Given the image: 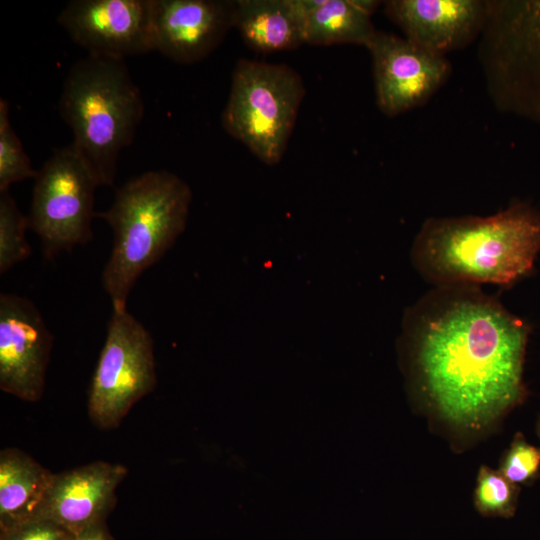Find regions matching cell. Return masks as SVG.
I'll return each instance as SVG.
<instances>
[{"label": "cell", "instance_id": "cell-1", "mask_svg": "<svg viewBox=\"0 0 540 540\" xmlns=\"http://www.w3.org/2000/svg\"><path fill=\"white\" fill-rule=\"evenodd\" d=\"M530 328L473 285L439 286L406 316L413 383L453 431L479 435L521 405Z\"/></svg>", "mask_w": 540, "mask_h": 540}, {"label": "cell", "instance_id": "cell-2", "mask_svg": "<svg viewBox=\"0 0 540 540\" xmlns=\"http://www.w3.org/2000/svg\"><path fill=\"white\" fill-rule=\"evenodd\" d=\"M540 253V211L517 203L488 217L430 219L415 239L413 259L438 286L510 285Z\"/></svg>", "mask_w": 540, "mask_h": 540}, {"label": "cell", "instance_id": "cell-3", "mask_svg": "<svg viewBox=\"0 0 540 540\" xmlns=\"http://www.w3.org/2000/svg\"><path fill=\"white\" fill-rule=\"evenodd\" d=\"M192 192L176 174L147 171L115 193L108 210L95 212L113 231L102 284L113 310H124L140 275L157 263L185 230Z\"/></svg>", "mask_w": 540, "mask_h": 540}, {"label": "cell", "instance_id": "cell-4", "mask_svg": "<svg viewBox=\"0 0 540 540\" xmlns=\"http://www.w3.org/2000/svg\"><path fill=\"white\" fill-rule=\"evenodd\" d=\"M59 112L99 186H112L119 154L133 142L144 115L142 93L125 60L88 54L77 61L64 81Z\"/></svg>", "mask_w": 540, "mask_h": 540}, {"label": "cell", "instance_id": "cell-5", "mask_svg": "<svg viewBox=\"0 0 540 540\" xmlns=\"http://www.w3.org/2000/svg\"><path fill=\"white\" fill-rule=\"evenodd\" d=\"M300 74L286 64L237 61L221 114L224 130L267 165L282 159L305 96Z\"/></svg>", "mask_w": 540, "mask_h": 540}, {"label": "cell", "instance_id": "cell-6", "mask_svg": "<svg viewBox=\"0 0 540 540\" xmlns=\"http://www.w3.org/2000/svg\"><path fill=\"white\" fill-rule=\"evenodd\" d=\"M481 59L496 105L540 122V0L486 2Z\"/></svg>", "mask_w": 540, "mask_h": 540}, {"label": "cell", "instance_id": "cell-7", "mask_svg": "<svg viewBox=\"0 0 540 540\" xmlns=\"http://www.w3.org/2000/svg\"><path fill=\"white\" fill-rule=\"evenodd\" d=\"M98 186L71 144L56 150L37 171L28 220L47 259L92 240Z\"/></svg>", "mask_w": 540, "mask_h": 540}, {"label": "cell", "instance_id": "cell-8", "mask_svg": "<svg viewBox=\"0 0 540 540\" xmlns=\"http://www.w3.org/2000/svg\"><path fill=\"white\" fill-rule=\"evenodd\" d=\"M157 384L150 332L127 309L113 310L91 380L88 412L101 428H115Z\"/></svg>", "mask_w": 540, "mask_h": 540}, {"label": "cell", "instance_id": "cell-9", "mask_svg": "<svg viewBox=\"0 0 540 540\" xmlns=\"http://www.w3.org/2000/svg\"><path fill=\"white\" fill-rule=\"evenodd\" d=\"M57 20L90 55L125 60L154 51L152 0H73Z\"/></svg>", "mask_w": 540, "mask_h": 540}, {"label": "cell", "instance_id": "cell-10", "mask_svg": "<svg viewBox=\"0 0 540 540\" xmlns=\"http://www.w3.org/2000/svg\"><path fill=\"white\" fill-rule=\"evenodd\" d=\"M53 335L34 303L0 294V389L21 400L38 401L45 387Z\"/></svg>", "mask_w": 540, "mask_h": 540}, {"label": "cell", "instance_id": "cell-11", "mask_svg": "<svg viewBox=\"0 0 540 540\" xmlns=\"http://www.w3.org/2000/svg\"><path fill=\"white\" fill-rule=\"evenodd\" d=\"M367 49L372 56L377 105L390 117L423 104L449 71L443 55L391 33L376 31Z\"/></svg>", "mask_w": 540, "mask_h": 540}, {"label": "cell", "instance_id": "cell-12", "mask_svg": "<svg viewBox=\"0 0 540 540\" xmlns=\"http://www.w3.org/2000/svg\"><path fill=\"white\" fill-rule=\"evenodd\" d=\"M235 25V1L152 0L154 51L180 64L205 59Z\"/></svg>", "mask_w": 540, "mask_h": 540}, {"label": "cell", "instance_id": "cell-13", "mask_svg": "<svg viewBox=\"0 0 540 540\" xmlns=\"http://www.w3.org/2000/svg\"><path fill=\"white\" fill-rule=\"evenodd\" d=\"M127 475L121 464L95 461L55 474L41 516L73 535L105 522L116 489Z\"/></svg>", "mask_w": 540, "mask_h": 540}, {"label": "cell", "instance_id": "cell-14", "mask_svg": "<svg viewBox=\"0 0 540 540\" xmlns=\"http://www.w3.org/2000/svg\"><path fill=\"white\" fill-rule=\"evenodd\" d=\"M486 2L476 0H391L385 13L422 48L443 55L482 31Z\"/></svg>", "mask_w": 540, "mask_h": 540}, {"label": "cell", "instance_id": "cell-15", "mask_svg": "<svg viewBox=\"0 0 540 540\" xmlns=\"http://www.w3.org/2000/svg\"><path fill=\"white\" fill-rule=\"evenodd\" d=\"M54 476L17 448L0 452V531L41 516Z\"/></svg>", "mask_w": 540, "mask_h": 540}, {"label": "cell", "instance_id": "cell-16", "mask_svg": "<svg viewBox=\"0 0 540 540\" xmlns=\"http://www.w3.org/2000/svg\"><path fill=\"white\" fill-rule=\"evenodd\" d=\"M234 28L252 50L261 54L305 44V17L299 0H237Z\"/></svg>", "mask_w": 540, "mask_h": 540}, {"label": "cell", "instance_id": "cell-17", "mask_svg": "<svg viewBox=\"0 0 540 540\" xmlns=\"http://www.w3.org/2000/svg\"><path fill=\"white\" fill-rule=\"evenodd\" d=\"M305 17V44H356L367 47L376 33L370 16L380 2L299 0Z\"/></svg>", "mask_w": 540, "mask_h": 540}, {"label": "cell", "instance_id": "cell-18", "mask_svg": "<svg viewBox=\"0 0 540 540\" xmlns=\"http://www.w3.org/2000/svg\"><path fill=\"white\" fill-rule=\"evenodd\" d=\"M28 228V216L19 210L9 191L0 193V274L31 255L25 236Z\"/></svg>", "mask_w": 540, "mask_h": 540}, {"label": "cell", "instance_id": "cell-19", "mask_svg": "<svg viewBox=\"0 0 540 540\" xmlns=\"http://www.w3.org/2000/svg\"><path fill=\"white\" fill-rule=\"evenodd\" d=\"M520 486L505 478L499 470L482 466L477 475L474 504L489 517L511 518L517 511Z\"/></svg>", "mask_w": 540, "mask_h": 540}, {"label": "cell", "instance_id": "cell-20", "mask_svg": "<svg viewBox=\"0 0 540 540\" xmlns=\"http://www.w3.org/2000/svg\"><path fill=\"white\" fill-rule=\"evenodd\" d=\"M37 171L25 153L22 143L9 120V103L0 100V193L9 191L11 184L35 178Z\"/></svg>", "mask_w": 540, "mask_h": 540}, {"label": "cell", "instance_id": "cell-21", "mask_svg": "<svg viewBox=\"0 0 540 540\" xmlns=\"http://www.w3.org/2000/svg\"><path fill=\"white\" fill-rule=\"evenodd\" d=\"M498 470L515 485L533 483L540 474V447L517 432L503 454Z\"/></svg>", "mask_w": 540, "mask_h": 540}, {"label": "cell", "instance_id": "cell-22", "mask_svg": "<svg viewBox=\"0 0 540 540\" xmlns=\"http://www.w3.org/2000/svg\"><path fill=\"white\" fill-rule=\"evenodd\" d=\"M75 535L52 520L38 517L0 531V540H73Z\"/></svg>", "mask_w": 540, "mask_h": 540}, {"label": "cell", "instance_id": "cell-23", "mask_svg": "<svg viewBox=\"0 0 540 540\" xmlns=\"http://www.w3.org/2000/svg\"><path fill=\"white\" fill-rule=\"evenodd\" d=\"M73 540H112L105 522L98 523L75 535Z\"/></svg>", "mask_w": 540, "mask_h": 540}, {"label": "cell", "instance_id": "cell-24", "mask_svg": "<svg viewBox=\"0 0 540 540\" xmlns=\"http://www.w3.org/2000/svg\"><path fill=\"white\" fill-rule=\"evenodd\" d=\"M535 432H536V435H537V437L539 438V441H540V414L538 415V418L536 420Z\"/></svg>", "mask_w": 540, "mask_h": 540}]
</instances>
